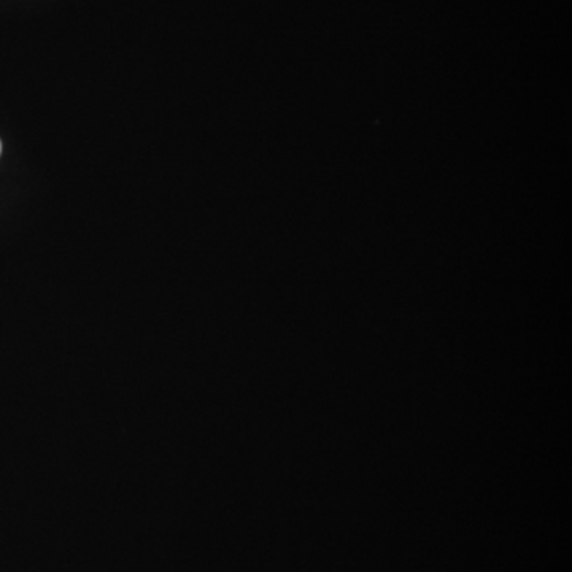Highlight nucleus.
Returning a JSON list of instances; mask_svg holds the SVG:
<instances>
[{"label": "nucleus", "mask_w": 572, "mask_h": 572, "mask_svg": "<svg viewBox=\"0 0 572 572\" xmlns=\"http://www.w3.org/2000/svg\"><path fill=\"white\" fill-rule=\"evenodd\" d=\"M0 153H2V142H0Z\"/></svg>", "instance_id": "f257e3e1"}]
</instances>
